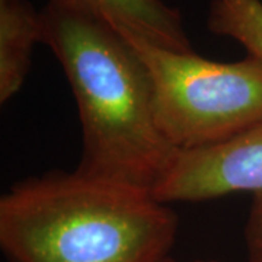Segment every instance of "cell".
Here are the masks:
<instances>
[{"instance_id": "6da1fadb", "label": "cell", "mask_w": 262, "mask_h": 262, "mask_svg": "<svg viewBox=\"0 0 262 262\" xmlns=\"http://www.w3.org/2000/svg\"><path fill=\"white\" fill-rule=\"evenodd\" d=\"M42 42L61 64L83 134L76 170L153 192L179 151L159 130L153 82L140 54L108 19L48 0Z\"/></svg>"}, {"instance_id": "7a4b0ae2", "label": "cell", "mask_w": 262, "mask_h": 262, "mask_svg": "<svg viewBox=\"0 0 262 262\" xmlns=\"http://www.w3.org/2000/svg\"><path fill=\"white\" fill-rule=\"evenodd\" d=\"M179 220L146 188L75 172H48L0 198L8 262H160Z\"/></svg>"}, {"instance_id": "3957f363", "label": "cell", "mask_w": 262, "mask_h": 262, "mask_svg": "<svg viewBox=\"0 0 262 262\" xmlns=\"http://www.w3.org/2000/svg\"><path fill=\"white\" fill-rule=\"evenodd\" d=\"M118 29L149 69L156 121L178 151L223 144L262 122V64L256 58L220 63L163 50Z\"/></svg>"}, {"instance_id": "277c9868", "label": "cell", "mask_w": 262, "mask_h": 262, "mask_svg": "<svg viewBox=\"0 0 262 262\" xmlns=\"http://www.w3.org/2000/svg\"><path fill=\"white\" fill-rule=\"evenodd\" d=\"M261 191L262 122L223 144L179 151L153 188L155 196L165 204Z\"/></svg>"}, {"instance_id": "5b68a950", "label": "cell", "mask_w": 262, "mask_h": 262, "mask_svg": "<svg viewBox=\"0 0 262 262\" xmlns=\"http://www.w3.org/2000/svg\"><path fill=\"white\" fill-rule=\"evenodd\" d=\"M91 10L156 47L194 53L182 15L163 0H56Z\"/></svg>"}, {"instance_id": "8992f818", "label": "cell", "mask_w": 262, "mask_h": 262, "mask_svg": "<svg viewBox=\"0 0 262 262\" xmlns=\"http://www.w3.org/2000/svg\"><path fill=\"white\" fill-rule=\"evenodd\" d=\"M37 42H42L41 12L29 0H0V103L25 84Z\"/></svg>"}, {"instance_id": "52a82bcc", "label": "cell", "mask_w": 262, "mask_h": 262, "mask_svg": "<svg viewBox=\"0 0 262 262\" xmlns=\"http://www.w3.org/2000/svg\"><path fill=\"white\" fill-rule=\"evenodd\" d=\"M207 27L242 44L262 64V0H211Z\"/></svg>"}, {"instance_id": "ba28073f", "label": "cell", "mask_w": 262, "mask_h": 262, "mask_svg": "<svg viewBox=\"0 0 262 262\" xmlns=\"http://www.w3.org/2000/svg\"><path fill=\"white\" fill-rule=\"evenodd\" d=\"M245 244L249 262H262V191L253 194L245 226Z\"/></svg>"}, {"instance_id": "9c48e42d", "label": "cell", "mask_w": 262, "mask_h": 262, "mask_svg": "<svg viewBox=\"0 0 262 262\" xmlns=\"http://www.w3.org/2000/svg\"><path fill=\"white\" fill-rule=\"evenodd\" d=\"M160 262H179L177 259H173L172 256H168V258H165V259H162ZM189 262H201V259H196V261H189Z\"/></svg>"}, {"instance_id": "30bf717a", "label": "cell", "mask_w": 262, "mask_h": 262, "mask_svg": "<svg viewBox=\"0 0 262 262\" xmlns=\"http://www.w3.org/2000/svg\"><path fill=\"white\" fill-rule=\"evenodd\" d=\"M201 262H220V261H215V259H201Z\"/></svg>"}]
</instances>
